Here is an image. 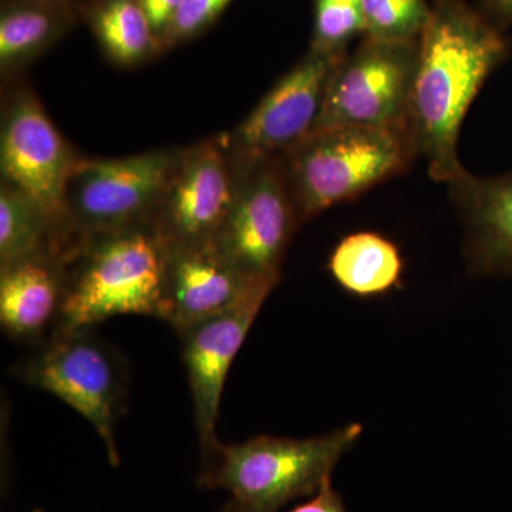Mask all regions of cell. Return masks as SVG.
Segmentation results:
<instances>
[{"label":"cell","instance_id":"cell-1","mask_svg":"<svg viewBox=\"0 0 512 512\" xmlns=\"http://www.w3.org/2000/svg\"><path fill=\"white\" fill-rule=\"evenodd\" d=\"M507 53L503 36L458 0H441L417 40L407 130L431 178L451 183L466 168L458 137L481 87Z\"/></svg>","mask_w":512,"mask_h":512},{"label":"cell","instance_id":"cell-2","mask_svg":"<svg viewBox=\"0 0 512 512\" xmlns=\"http://www.w3.org/2000/svg\"><path fill=\"white\" fill-rule=\"evenodd\" d=\"M359 423L309 439L258 436L201 454L198 485L228 491L231 512H278L289 501L311 497L332 480L340 458L362 436Z\"/></svg>","mask_w":512,"mask_h":512},{"label":"cell","instance_id":"cell-3","mask_svg":"<svg viewBox=\"0 0 512 512\" xmlns=\"http://www.w3.org/2000/svg\"><path fill=\"white\" fill-rule=\"evenodd\" d=\"M165 241L154 225L84 242L67 265L62 311L53 333L93 329L119 315L163 319Z\"/></svg>","mask_w":512,"mask_h":512},{"label":"cell","instance_id":"cell-4","mask_svg":"<svg viewBox=\"0 0 512 512\" xmlns=\"http://www.w3.org/2000/svg\"><path fill=\"white\" fill-rule=\"evenodd\" d=\"M416 156L407 128L332 127L313 130L279 163L303 224L403 173Z\"/></svg>","mask_w":512,"mask_h":512},{"label":"cell","instance_id":"cell-5","mask_svg":"<svg viewBox=\"0 0 512 512\" xmlns=\"http://www.w3.org/2000/svg\"><path fill=\"white\" fill-rule=\"evenodd\" d=\"M180 153L79 158L66 190L72 259L90 239L153 225Z\"/></svg>","mask_w":512,"mask_h":512},{"label":"cell","instance_id":"cell-6","mask_svg":"<svg viewBox=\"0 0 512 512\" xmlns=\"http://www.w3.org/2000/svg\"><path fill=\"white\" fill-rule=\"evenodd\" d=\"M79 158L29 90L13 94L0 130L2 183L15 187L45 212L55 232L56 254L72 256L66 190Z\"/></svg>","mask_w":512,"mask_h":512},{"label":"cell","instance_id":"cell-7","mask_svg":"<svg viewBox=\"0 0 512 512\" xmlns=\"http://www.w3.org/2000/svg\"><path fill=\"white\" fill-rule=\"evenodd\" d=\"M19 376L82 414L103 440L111 466H119L114 433L126 403V373L92 329L52 333L45 349L20 366Z\"/></svg>","mask_w":512,"mask_h":512},{"label":"cell","instance_id":"cell-8","mask_svg":"<svg viewBox=\"0 0 512 512\" xmlns=\"http://www.w3.org/2000/svg\"><path fill=\"white\" fill-rule=\"evenodd\" d=\"M417 42L366 37L330 74L315 130L332 127L407 128Z\"/></svg>","mask_w":512,"mask_h":512},{"label":"cell","instance_id":"cell-9","mask_svg":"<svg viewBox=\"0 0 512 512\" xmlns=\"http://www.w3.org/2000/svg\"><path fill=\"white\" fill-rule=\"evenodd\" d=\"M239 174L234 202L215 247L256 281L279 284L286 251L299 227L279 158Z\"/></svg>","mask_w":512,"mask_h":512},{"label":"cell","instance_id":"cell-10","mask_svg":"<svg viewBox=\"0 0 512 512\" xmlns=\"http://www.w3.org/2000/svg\"><path fill=\"white\" fill-rule=\"evenodd\" d=\"M343 56L309 49L247 119L225 134L238 173L284 156L315 130L330 74Z\"/></svg>","mask_w":512,"mask_h":512},{"label":"cell","instance_id":"cell-11","mask_svg":"<svg viewBox=\"0 0 512 512\" xmlns=\"http://www.w3.org/2000/svg\"><path fill=\"white\" fill-rule=\"evenodd\" d=\"M239 183L227 136L201 141L181 150L153 225L168 242L214 241Z\"/></svg>","mask_w":512,"mask_h":512},{"label":"cell","instance_id":"cell-12","mask_svg":"<svg viewBox=\"0 0 512 512\" xmlns=\"http://www.w3.org/2000/svg\"><path fill=\"white\" fill-rule=\"evenodd\" d=\"M165 248L163 320L178 335L256 295H271L276 286L249 278L215 247L214 241H165Z\"/></svg>","mask_w":512,"mask_h":512},{"label":"cell","instance_id":"cell-13","mask_svg":"<svg viewBox=\"0 0 512 512\" xmlns=\"http://www.w3.org/2000/svg\"><path fill=\"white\" fill-rule=\"evenodd\" d=\"M268 296L266 293L256 295L231 311L204 320L180 335L201 454L212 450L220 441L215 427L225 380Z\"/></svg>","mask_w":512,"mask_h":512},{"label":"cell","instance_id":"cell-14","mask_svg":"<svg viewBox=\"0 0 512 512\" xmlns=\"http://www.w3.org/2000/svg\"><path fill=\"white\" fill-rule=\"evenodd\" d=\"M466 228L468 265L478 274H512V171L477 177L464 170L448 183Z\"/></svg>","mask_w":512,"mask_h":512},{"label":"cell","instance_id":"cell-15","mask_svg":"<svg viewBox=\"0 0 512 512\" xmlns=\"http://www.w3.org/2000/svg\"><path fill=\"white\" fill-rule=\"evenodd\" d=\"M67 264L46 252L0 266V322L16 339L39 338L59 320Z\"/></svg>","mask_w":512,"mask_h":512},{"label":"cell","instance_id":"cell-16","mask_svg":"<svg viewBox=\"0 0 512 512\" xmlns=\"http://www.w3.org/2000/svg\"><path fill=\"white\" fill-rule=\"evenodd\" d=\"M328 268L343 291L359 298H376L400 285L404 261L400 249L389 238L360 231L336 245Z\"/></svg>","mask_w":512,"mask_h":512},{"label":"cell","instance_id":"cell-17","mask_svg":"<svg viewBox=\"0 0 512 512\" xmlns=\"http://www.w3.org/2000/svg\"><path fill=\"white\" fill-rule=\"evenodd\" d=\"M66 25L55 0H16L0 15V70L18 73L59 39Z\"/></svg>","mask_w":512,"mask_h":512},{"label":"cell","instance_id":"cell-18","mask_svg":"<svg viewBox=\"0 0 512 512\" xmlns=\"http://www.w3.org/2000/svg\"><path fill=\"white\" fill-rule=\"evenodd\" d=\"M90 23L101 49L119 66L146 62L163 47L137 0H101Z\"/></svg>","mask_w":512,"mask_h":512},{"label":"cell","instance_id":"cell-19","mask_svg":"<svg viewBox=\"0 0 512 512\" xmlns=\"http://www.w3.org/2000/svg\"><path fill=\"white\" fill-rule=\"evenodd\" d=\"M46 252L57 255L45 212L12 185L0 184V266Z\"/></svg>","mask_w":512,"mask_h":512},{"label":"cell","instance_id":"cell-20","mask_svg":"<svg viewBox=\"0 0 512 512\" xmlns=\"http://www.w3.org/2000/svg\"><path fill=\"white\" fill-rule=\"evenodd\" d=\"M365 35L380 42H417L431 16L426 0H362Z\"/></svg>","mask_w":512,"mask_h":512},{"label":"cell","instance_id":"cell-21","mask_svg":"<svg viewBox=\"0 0 512 512\" xmlns=\"http://www.w3.org/2000/svg\"><path fill=\"white\" fill-rule=\"evenodd\" d=\"M365 33L362 0H315L311 50L346 55V46Z\"/></svg>","mask_w":512,"mask_h":512},{"label":"cell","instance_id":"cell-22","mask_svg":"<svg viewBox=\"0 0 512 512\" xmlns=\"http://www.w3.org/2000/svg\"><path fill=\"white\" fill-rule=\"evenodd\" d=\"M232 0H184L161 45H177L210 28Z\"/></svg>","mask_w":512,"mask_h":512},{"label":"cell","instance_id":"cell-23","mask_svg":"<svg viewBox=\"0 0 512 512\" xmlns=\"http://www.w3.org/2000/svg\"><path fill=\"white\" fill-rule=\"evenodd\" d=\"M183 2L184 0H137L160 42H163L168 29L173 25Z\"/></svg>","mask_w":512,"mask_h":512},{"label":"cell","instance_id":"cell-24","mask_svg":"<svg viewBox=\"0 0 512 512\" xmlns=\"http://www.w3.org/2000/svg\"><path fill=\"white\" fill-rule=\"evenodd\" d=\"M289 512H346V510L342 495L333 490L332 480H328L311 501Z\"/></svg>","mask_w":512,"mask_h":512},{"label":"cell","instance_id":"cell-25","mask_svg":"<svg viewBox=\"0 0 512 512\" xmlns=\"http://www.w3.org/2000/svg\"><path fill=\"white\" fill-rule=\"evenodd\" d=\"M495 10L501 13V15L512 18V0H487Z\"/></svg>","mask_w":512,"mask_h":512},{"label":"cell","instance_id":"cell-26","mask_svg":"<svg viewBox=\"0 0 512 512\" xmlns=\"http://www.w3.org/2000/svg\"><path fill=\"white\" fill-rule=\"evenodd\" d=\"M218 512H231V505H229V503L225 504V507Z\"/></svg>","mask_w":512,"mask_h":512}]
</instances>
